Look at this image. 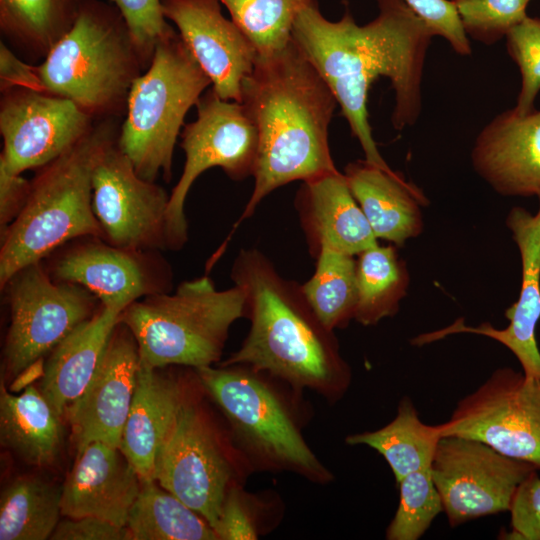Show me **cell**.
I'll use <instances>...</instances> for the list:
<instances>
[{"mask_svg": "<svg viewBox=\"0 0 540 540\" xmlns=\"http://www.w3.org/2000/svg\"><path fill=\"white\" fill-rule=\"evenodd\" d=\"M44 366L45 362L43 358L31 363L11 380L9 391L20 393L27 387L34 385L36 381H40L44 374Z\"/></svg>", "mask_w": 540, "mask_h": 540, "instance_id": "obj_44", "label": "cell"}, {"mask_svg": "<svg viewBox=\"0 0 540 540\" xmlns=\"http://www.w3.org/2000/svg\"><path fill=\"white\" fill-rule=\"evenodd\" d=\"M86 0H0V30L16 48L45 58L72 28Z\"/></svg>", "mask_w": 540, "mask_h": 540, "instance_id": "obj_28", "label": "cell"}, {"mask_svg": "<svg viewBox=\"0 0 540 540\" xmlns=\"http://www.w3.org/2000/svg\"><path fill=\"white\" fill-rule=\"evenodd\" d=\"M31 187L22 174H12L0 167V237L25 206Z\"/></svg>", "mask_w": 540, "mask_h": 540, "instance_id": "obj_42", "label": "cell"}, {"mask_svg": "<svg viewBox=\"0 0 540 540\" xmlns=\"http://www.w3.org/2000/svg\"><path fill=\"white\" fill-rule=\"evenodd\" d=\"M4 288L8 289L10 325L3 370L10 380L94 316L98 300L80 285L53 279L42 262L22 268Z\"/></svg>", "mask_w": 540, "mask_h": 540, "instance_id": "obj_11", "label": "cell"}, {"mask_svg": "<svg viewBox=\"0 0 540 540\" xmlns=\"http://www.w3.org/2000/svg\"><path fill=\"white\" fill-rule=\"evenodd\" d=\"M247 295L234 285L217 290L208 276L182 282L173 294L137 300L119 316L134 336L140 360L154 368L194 369L220 360L231 325L247 317Z\"/></svg>", "mask_w": 540, "mask_h": 540, "instance_id": "obj_7", "label": "cell"}, {"mask_svg": "<svg viewBox=\"0 0 540 540\" xmlns=\"http://www.w3.org/2000/svg\"><path fill=\"white\" fill-rule=\"evenodd\" d=\"M145 65L111 2L86 0L72 28L37 66L45 92L73 101L93 119L126 108Z\"/></svg>", "mask_w": 540, "mask_h": 540, "instance_id": "obj_5", "label": "cell"}, {"mask_svg": "<svg viewBox=\"0 0 540 540\" xmlns=\"http://www.w3.org/2000/svg\"><path fill=\"white\" fill-rule=\"evenodd\" d=\"M166 19L211 80L223 100L241 103L242 83L252 72L257 51L221 12L218 0H161Z\"/></svg>", "mask_w": 540, "mask_h": 540, "instance_id": "obj_19", "label": "cell"}, {"mask_svg": "<svg viewBox=\"0 0 540 540\" xmlns=\"http://www.w3.org/2000/svg\"><path fill=\"white\" fill-rule=\"evenodd\" d=\"M52 540H131L127 527L94 516L60 519Z\"/></svg>", "mask_w": 540, "mask_h": 540, "instance_id": "obj_41", "label": "cell"}, {"mask_svg": "<svg viewBox=\"0 0 540 540\" xmlns=\"http://www.w3.org/2000/svg\"><path fill=\"white\" fill-rule=\"evenodd\" d=\"M250 470L236 447H225L213 422L187 394L158 453L154 479L214 529L226 494Z\"/></svg>", "mask_w": 540, "mask_h": 540, "instance_id": "obj_9", "label": "cell"}, {"mask_svg": "<svg viewBox=\"0 0 540 540\" xmlns=\"http://www.w3.org/2000/svg\"><path fill=\"white\" fill-rule=\"evenodd\" d=\"M511 532L506 539L540 540V476L532 471L516 487L511 499Z\"/></svg>", "mask_w": 540, "mask_h": 540, "instance_id": "obj_40", "label": "cell"}, {"mask_svg": "<svg viewBox=\"0 0 540 540\" xmlns=\"http://www.w3.org/2000/svg\"><path fill=\"white\" fill-rule=\"evenodd\" d=\"M158 369L140 360L135 393L119 446L141 481L155 480L158 453L187 396L178 380Z\"/></svg>", "mask_w": 540, "mask_h": 540, "instance_id": "obj_23", "label": "cell"}, {"mask_svg": "<svg viewBox=\"0 0 540 540\" xmlns=\"http://www.w3.org/2000/svg\"><path fill=\"white\" fill-rule=\"evenodd\" d=\"M399 504L387 531L388 540H418L443 512L430 467L412 472L398 483Z\"/></svg>", "mask_w": 540, "mask_h": 540, "instance_id": "obj_34", "label": "cell"}, {"mask_svg": "<svg viewBox=\"0 0 540 540\" xmlns=\"http://www.w3.org/2000/svg\"><path fill=\"white\" fill-rule=\"evenodd\" d=\"M357 305L354 319L364 326L395 315L407 295L409 272L394 246L378 243L356 260Z\"/></svg>", "mask_w": 540, "mask_h": 540, "instance_id": "obj_31", "label": "cell"}, {"mask_svg": "<svg viewBox=\"0 0 540 540\" xmlns=\"http://www.w3.org/2000/svg\"><path fill=\"white\" fill-rule=\"evenodd\" d=\"M77 240L48 272L57 281L86 288L102 306L122 313L137 300L170 291L172 271L156 251L121 248L98 237Z\"/></svg>", "mask_w": 540, "mask_h": 540, "instance_id": "obj_16", "label": "cell"}, {"mask_svg": "<svg viewBox=\"0 0 540 540\" xmlns=\"http://www.w3.org/2000/svg\"><path fill=\"white\" fill-rule=\"evenodd\" d=\"M1 94L0 167L9 173L40 169L94 128V119L69 99L30 89Z\"/></svg>", "mask_w": 540, "mask_h": 540, "instance_id": "obj_15", "label": "cell"}, {"mask_svg": "<svg viewBox=\"0 0 540 540\" xmlns=\"http://www.w3.org/2000/svg\"><path fill=\"white\" fill-rule=\"evenodd\" d=\"M309 306L329 330L345 327L354 319L357 305L356 260L330 248L316 253L312 277L301 285Z\"/></svg>", "mask_w": 540, "mask_h": 540, "instance_id": "obj_32", "label": "cell"}, {"mask_svg": "<svg viewBox=\"0 0 540 540\" xmlns=\"http://www.w3.org/2000/svg\"><path fill=\"white\" fill-rule=\"evenodd\" d=\"M115 138L112 123L103 121L39 169L25 206L1 237V288L22 268L42 262L70 241L103 239L93 212L92 175L100 153Z\"/></svg>", "mask_w": 540, "mask_h": 540, "instance_id": "obj_4", "label": "cell"}, {"mask_svg": "<svg viewBox=\"0 0 540 540\" xmlns=\"http://www.w3.org/2000/svg\"><path fill=\"white\" fill-rule=\"evenodd\" d=\"M62 486L38 476L11 481L0 497V540L50 539L62 516Z\"/></svg>", "mask_w": 540, "mask_h": 540, "instance_id": "obj_29", "label": "cell"}, {"mask_svg": "<svg viewBox=\"0 0 540 540\" xmlns=\"http://www.w3.org/2000/svg\"><path fill=\"white\" fill-rule=\"evenodd\" d=\"M241 103L258 131L255 183L241 219L273 190L337 170L328 129L338 103L293 41L257 56L242 83Z\"/></svg>", "mask_w": 540, "mask_h": 540, "instance_id": "obj_2", "label": "cell"}, {"mask_svg": "<svg viewBox=\"0 0 540 540\" xmlns=\"http://www.w3.org/2000/svg\"><path fill=\"white\" fill-rule=\"evenodd\" d=\"M376 1L377 17L358 25L348 9L340 20H327L314 0L296 18L292 41L331 89L365 160L390 170L369 124V88L377 78H388L395 93L393 127L414 125L422 109L423 67L434 34L403 0Z\"/></svg>", "mask_w": 540, "mask_h": 540, "instance_id": "obj_1", "label": "cell"}, {"mask_svg": "<svg viewBox=\"0 0 540 540\" xmlns=\"http://www.w3.org/2000/svg\"><path fill=\"white\" fill-rule=\"evenodd\" d=\"M468 38L492 45L528 15L531 0H451Z\"/></svg>", "mask_w": 540, "mask_h": 540, "instance_id": "obj_35", "label": "cell"}, {"mask_svg": "<svg viewBox=\"0 0 540 540\" xmlns=\"http://www.w3.org/2000/svg\"><path fill=\"white\" fill-rule=\"evenodd\" d=\"M196 107L197 118L181 133L185 164L170 194L166 216L168 249H180L188 239L185 201L204 171L219 167L232 180L241 181L253 176L256 164L258 131L242 103L223 100L211 89L200 97Z\"/></svg>", "mask_w": 540, "mask_h": 540, "instance_id": "obj_10", "label": "cell"}, {"mask_svg": "<svg viewBox=\"0 0 540 540\" xmlns=\"http://www.w3.org/2000/svg\"><path fill=\"white\" fill-rule=\"evenodd\" d=\"M534 470L528 462L459 436H442L430 465L451 527L509 511L516 487Z\"/></svg>", "mask_w": 540, "mask_h": 540, "instance_id": "obj_13", "label": "cell"}, {"mask_svg": "<svg viewBox=\"0 0 540 540\" xmlns=\"http://www.w3.org/2000/svg\"><path fill=\"white\" fill-rule=\"evenodd\" d=\"M438 425L421 421L409 397L399 402L394 419L384 427L349 435V445H367L381 454L396 482L406 475L429 468L441 438Z\"/></svg>", "mask_w": 540, "mask_h": 540, "instance_id": "obj_27", "label": "cell"}, {"mask_svg": "<svg viewBox=\"0 0 540 540\" xmlns=\"http://www.w3.org/2000/svg\"><path fill=\"white\" fill-rule=\"evenodd\" d=\"M92 190L93 212L103 240L127 249H168L166 216L170 195L136 172L117 138L104 147L96 161Z\"/></svg>", "mask_w": 540, "mask_h": 540, "instance_id": "obj_14", "label": "cell"}, {"mask_svg": "<svg viewBox=\"0 0 540 540\" xmlns=\"http://www.w3.org/2000/svg\"><path fill=\"white\" fill-rule=\"evenodd\" d=\"M344 176L377 239L402 246L423 231V192L392 169L364 160L349 163Z\"/></svg>", "mask_w": 540, "mask_h": 540, "instance_id": "obj_24", "label": "cell"}, {"mask_svg": "<svg viewBox=\"0 0 540 540\" xmlns=\"http://www.w3.org/2000/svg\"><path fill=\"white\" fill-rule=\"evenodd\" d=\"M231 279L247 295L251 326L241 347L220 366H248L295 390L339 400L350 386L351 369L301 286L283 278L257 249L238 253Z\"/></svg>", "mask_w": 540, "mask_h": 540, "instance_id": "obj_3", "label": "cell"}, {"mask_svg": "<svg viewBox=\"0 0 540 540\" xmlns=\"http://www.w3.org/2000/svg\"><path fill=\"white\" fill-rule=\"evenodd\" d=\"M12 89L44 91L37 66L20 60L6 44L1 42L0 91L3 93Z\"/></svg>", "mask_w": 540, "mask_h": 540, "instance_id": "obj_43", "label": "cell"}, {"mask_svg": "<svg viewBox=\"0 0 540 540\" xmlns=\"http://www.w3.org/2000/svg\"><path fill=\"white\" fill-rule=\"evenodd\" d=\"M126 527L131 540H218L200 514L156 480L141 481Z\"/></svg>", "mask_w": 540, "mask_h": 540, "instance_id": "obj_30", "label": "cell"}, {"mask_svg": "<svg viewBox=\"0 0 540 540\" xmlns=\"http://www.w3.org/2000/svg\"><path fill=\"white\" fill-rule=\"evenodd\" d=\"M120 314L101 305L51 351L45 362L38 388L63 419L95 375Z\"/></svg>", "mask_w": 540, "mask_h": 540, "instance_id": "obj_25", "label": "cell"}, {"mask_svg": "<svg viewBox=\"0 0 540 540\" xmlns=\"http://www.w3.org/2000/svg\"><path fill=\"white\" fill-rule=\"evenodd\" d=\"M265 503L257 495L234 485L226 494L214 531L218 540L257 539L266 529Z\"/></svg>", "mask_w": 540, "mask_h": 540, "instance_id": "obj_37", "label": "cell"}, {"mask_svg": "<svg viewBox=\"0 0 540 540\" xmlns=\"http://www.w3.org/2000/svg\"><path fill=\"white\" fill-rule=\"evenodd\" d=\"M471 163L500 195L540 201V110L495 116L476 137Z\"/></svg>", "mask_w": 540, "mask_h": 540, "instance_id": "obj_20", "label": "cell"}, {"mask_svg": "<svg viewBox=\"0 0 540 540\" xmlns=\"http://www.w3.org/2000/svg\"><path fill=\"white\" fill-rule=\"evenodd\" d=\"M250 40L258 56L284 49L300 12L314 0H218Z\"/></svg>", "mask_w": 540, "mask_h": 540, "instance_id": "obj_33", "label": "cell"}, {"mask_svg": "<svg viewBox=\"0 0 540 540\" xmlns=\"http://www.w3.org/2000/svg\"><path fill=\"white\" fill-rule=\"evenodd\" d=\"M211 84L172 28L155 46L148 68L133 82L117 144L145 180L169 182L173 153L187 112Z\"/></svg>", "mask_w": 540, "mask_h": 540, "instance_id": "obj_8", "label": "cell"}, {"mask_svg": "<svg viewBox=\"0 0 540 540\" xmlns=\"http://www.w3.org/2000/svg\"><path fill=\"white\" fill-rule=\"evenodd\" d=\"M123 16L145 65L149 66L158 41L172 27L166 21L161 0H109Z\"/></svg>", "mask_w": 540, "mask_h": 540, "instance_id": "obj_38", "label": "cell"}, {"mask_svg": "<svg viewBox=\"0 0 540 540\" xmlns=\"http://www.w3.org/2000/svg\"><path fill=\"white\" fill-rule=\"evenodd\" d=\"M297 208L311 248L352 256L377 244L367 218L338 170L303 181Z\"/></svg>", "mask_w": 540, "mask_h": 540, "instance_id": "obj_22", "label": "cell"}, {"mask_svg": "<svg viewBox=\"0 0 540 540\" xmlns=\"http://www.w3.org/2000/svg\"><path fill=\"white\" fill-rule=\"evenodd\" d=\"M509 56L521 74V88L514 109L525 114L534 109L540 91V17L527 16L506 35Z\"/></svg>", "mask_w": 540, "mask_h": 540, "instance_id": "obj_36", "label": "cell"}, {"mask_svg": "<svg viewBox=\"0 0 540 540\" xmlns=\"http://www.w3.org/2000/svg\"><path fill=\"white\" fill-rule=\"evenodd\" d=\"M139 367L137 342L131 331L118 322L95 375L64 418L76 451L93 441L119 448Z\"/></svg>", "mask_w": 540, "mask_h": 540, "instance_id": "obj_18", "label": "cell"}, {"mask_svg": "<svg viewBox=\"0 0 540 540\" xmlns=\"http://www.w3.org/2000/svg\"><path fill=\"white\" fill-rule=\"evenodd\" d=\"M506 225L519 250L522 269L519 297L505 311L508 326L497 329L488 322L468 326L460 318L445 328L418 335L412 344L422 346L458 333L482 335L507 347L525 376L540 380V350L536 339L540 320V205L536 213L522 207L512 208Z\"/></svg>", "mask_w": 540, "mask_h": 540, "instance_id": "obj_17", "label": "cell"}, {"mask_svg": "<svg viewBox=\"0 0 540 540\" xmlns=\"http://www.w3.org/2000/svg\"><path fill=\"white\" fill-rule=\"evenodd\" d=\"M62 420L35 385L15 395L1 383L0 442L28 465L55 461L64 442Z\"/></svg>", "mask_w": 540, "mask_h": 540, "instance_id": "obj_26", "label": "cell"}, {"mask_svg": "<svg viewBox=\"0 0 540 540\" xmlns=\"http://www.w3.org/2000/svg\"><path fill=\"white\" fill-rule=\"evenodd\" d=\"M140 489L141 479L120 448L93 441L77 451L62 485V516H94L126 527Z\"/></svg>", "mask_w": 540, "mask_h": 540, "instance_id": "obj_21", "label": "cell"}, {"mask_svg": "<svg viewBox=\"0 0 540 540\" xmlns=\"http://www.w3.org/2000/svg\"><path fill=\"white\" fill-rule=\"evenodd\" d=\"M437 425L441 436L481 441L540 470V380L523 372L497 368Z\"/></svg>", "mask_w": 540, "mask_h": 540, "instance_id": "obj_12", "label": "cell"}, {"mask_svg": "<svg viewBox=\"0 0 540 540\" xmlns=\"http://www.w3.org/2000/svg\"><path fill=\"white\" fill-rule=\"evenodd\" d=\"M429 27L434 36L443 37L459 55L468 56L472 49L458 12L451 0H403Z\"/></svg>", "mask_w": 540, "mask_h": 540, "instance_id": "obj_39", "label": "cell"}, {"mask_svg": "<svg viewBox=\"0 0 540 540\" xmlns=\"http://www.w3.org/2000/svg\"><path fill=\"white\" fill-rule=\"evenodd\" d=\"M195 371L251 470L292 472L319 484L332 481L331 472L306 443L293 406L271 376L244 365Z\"/></svg>", "mask_w": 540, "mask_h": 540, "instance_id": "obj_6", "label": "cell"}]
</instances>
